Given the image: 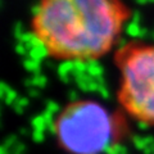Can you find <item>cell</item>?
I'll return each instance as SVG.
<instances>
[{
    "instance_id": "6da1fadb",
    "label": "cell",
    "mask_w": 154,
    "mask_h": 154,
    "mask_svg": "<svg viewBox=\"0 0 154 154\" xmlns=\"http://www.w3.org/2000/svg\"><path fill=\"white\" fill-rule=\"evenodd\" d=\"M128 17L119 0H41L33 30L50 55L89 60L112 48Z\"/></svg>"
},
{
    "instance_id": "7a4b0ae2",
    "label": "cell",
    "mask_w": 154,
    "mask_h": 154,
    "mask_svg": "<svg viewBox=\"0 0 154 154\" xmlns=\"http://www.w3.org/2000/svg\"><path fill=\"white\" fill-rule=\"evenodd\" d=\"M49 125L57 141L68 154H100L112 148L118 123L104 107L91 100H77L60 110Z\"/></svg>"
},
{
    "instance_id": "3957f363",
    "label": "cell",
    "mask_w": 154,
    "mask_h": 154,
    "mask_svg": "<svg viewBox=\"0 0 154 154\" xmlns=\"http://www.w3.org/2000/svg\"><path fill=\"white\" fill-rule=\"evenodd\" d=\"M116 60L122 73L119 103L140 127L154 126V46L128 44Z\"/></svg>"
},
{
    "instance_id": "277c9868",
    "label": "cell",
    "mask_w": 154,
    "mask_h": 154,
    "mask_svg": "<svg viewBox=\"0 0 154 154\" xmlns=\"http://www.w3.org/2000/svg\"><path fill=\"white\" fill-rule=\"evenodd\" d=\"M86 66H88L86 73H88L89 76H91L93 79L103 77V75H104V68L99 64V62L96 60V59H89V60H86Z\"/></svg>"
},
{
    "instance_id": "5b68a950",
    "label": "cell",
    "mask_w": 154,
    "mask_h": 154,
    "mask_svg": "<svg viewBox=\"0 0 154 154\" xmlns=\"http://www.w3.org/2000/svg\"><path fill=\"white\" fill-rule=\"evenodd\" d=\"M23 68H25L27 72H31L33 75H38L41 73V63L37 60H33L31 58H26L25 60L22 62Z\"/></svg>"
},
{
    "instance_id": "8992f818",
    "label": "cell",
    "mask_w": 154,
    "mask_h": 154,
    "mask_svg": "<svg viewBox=\"0 0 154 154\" xmlns=\"http://www.w3.org/2000/svg\"><path fill=\"white\" fill-rule=\"evenodd\" d=\"M48 55H49V50H48L46 46L35 48V49L28 51V58H31V59H33V60H37V62H41Z\"/></svg>"
},
{
    "instance_id": "52a82bcc",
    "label": "cell",
    "mask_w": 154,
    "mask_h": 154,
    "mask_svg": "<svg viewBox=\"0 0 154 154\" xmlns=\"http://www.w3.org/2000/svg\"><path fill=\"white\" fill-rule=\"evenodd\" d=\"M73 71V60H64L57 67L58 77L60 76H69L71 72Z\"/></svg>"
},
{
    "instance_id": "ba28073f",
    "label": "cell",
    "mask_w": 154,
    "mask_h": 154,
    "mask_svg": "<svg viewBox=\"0 0 154 154\" xmlns=\"http://www.w3.org/2000/svg\"><path fill=\"white\" fill-rule=\"evenodd\" d=\"M141 30L143 28L140 27V25L136 22H130L128 25L126 26V28H125V31H126V33L128 36H131V37H140V33H141Z\"/></svg>"
},
{
    "instance_id": "9c48e42d",
    "label": "cell",
    "mask_w": 154,
    "mask_h": 154,
    "mask_svg": "<svg viewBox=\"0 0 154 154\" xmlns=\"http://www.w3.org/2000/svg\"><path fill=\"white\" fill-rule=\"evenodd\" d=\"M48 82V79L44 73H38V75H33L32 76V85L36 88H44Z\"/></svg>"
},
{
    "instance_id": "30bf717a",
    "label": "cell",
    "mask_w": 154,
    "mask_h": 154,
    "mask_svg": "<svg viewBox=\"0 0 154 154\" xmlns=\"http://www.w3.org/2000/svg\"><path fill=\"white\" fill-rule=\"evenodd\" d=\"M13 33H14V37H16V40L18 41L19 37H21L23 33H25V28H23V25L21 22H16L13 26Z\"/></svg>"
},
{
    "instance_id": "8fae6325",
    "label": "cell",
    "mask_w": 154,
    "mask_h": 154,
    "mask_svg": "<svg viewBox=\"0 0 154 154\" xmlns=\"http://www.w3.org/2000/svg\"><path fill=\"white\" fill-rule=\"evenodd\" d=\"M14 50H16V53L18 55H28V50H27V48L26 45H23V44H19V42H17L16 46H14Z\"/></svg>"
},
{
    "instance_id": "7c38bea8",
    "label": "cell",
    "mask_w": 154,
    "mask_h": 154,
    "mask_svg": "<svg viewBox=\"0 0 154 154\" xmlns=\"http://www.w3.org/2000/svg\"><path fill=\"white\" fill-rule=\"evenodd\" d=\"M68 99H69V103L77 102V100H79V96H77V93L75 90H69L68 91Z\"/></svg>"
},
{
    "instance_id": "4fadbf2b",
    "label": "cell",
    "mask_w": 154,
    "mask_h": 154,
    "mask_svg": "<svg viewBox=\"0 0 154 154\" xmlns=\"http://www.w3.org/2000/svg\"><path fill=\"white\" fill-rule=\"evenodd\" d=\"M48 108H49V110L51 113L59 112V107H58V104H55L54 102H49V103H48Z\"/></svg>"
},
{
    "instance_id": "5bb4252c",
    "label": "cell",
    "mask_w": 154,
    "mask_h": 154,
    "mask_svg": "<svg viewBox=\"0 0 154 154\" xmlns=\"http://www.w3.org/2000/svg\"><path fill=\"white\" fill-rule=\"evenodd\" d=\"M9 86L5 84V82H3V81H0V96H3L4 93H8L9 91Z\"/></svg>"
},
{
    "instance_id": "9a60e30c",
    "label": "cell",
    "mask_w": 154,
    "mask_h": 154,
    "mask_svg": "<svg viewBox=\"0 0 154 154\" xmlns=\"http://www.w3.org/2000/svg\"><path fill=\"white\" fill-rule=\"evenodd\" d=\"M99 93H100V95H102L103 96V98L104 99H107L108 98V96H109V93H108V89L107 88H105V86H99Z\"/></svg>"
},
{
    "instance_id": "2e32d148",
    "label": "cell",
    "mask_w": 154,
    "mask_h": 154,
    "mask_svg": "<svg viewBox=\"0 0 154 154\" xmlns=\"http://www.w3.org/2000/svg\"><path fill=\"white\" fill-rule=\"evenodd\" d=\"M140 18H141V13L139 12V11H134V14H132V22L139 23V22H140Z\"/></svg>"
},
{
    "instance_id": "e0dca14e",
    "label": "cell",
    "mask_w": 154,
    "mask_h": 154,
    "mask_svg": "<svg viewBox=\"0 0 154 154\" xmlns=\"http://www.w3.org/2000/svg\"><path fill=\"white\" fill-rule=\"evenodd\" d=\"M14 98H16V91L12 90V89H9V91L7 93V100L9 102V100H12V99H14Z\"/></svg>"
},
{
    "instance_id": "ac0fdd59",
    "label": "cell",
    "mask_w": 154,
    "mask_h": 154,
    "mask_svg": "<svg viewBox=\"0 0 154 154\" xmlns=\"http://www.w3.org/2000/svg\"><path fill=\"white\" fill-rule=\"evenodd\" d=\"M45 66L48 67V68H54V67H55L54 63H53L51 60H46V62H45Z\"/></svg>"
},
{
    "instance_id": "d6986e66",
    "label": "cell",
    "mask_w": 154,
    "mask_h": 154,
    "mask_svg": "<svg viewBox=\"0 0 154 154\" xmlns=\"http://www.w3.org/2000/svg\"><path fill=\"white\" fill-rule=\"evenodd\" d=\"M146 35H148V30H146V28H143V30H141V33H140V37H139V38L145 37Z\"/></svg>"
},
{
    "instance_id": "ffe728a7",
    "label": "cell",
    "mask_w": 154,
    "mask_h": 154,
    "mask_svg": "<svg viewBox=\"0 0 154 154\" xmlns=\"http://www.w3.org/2000/svg\"><path fill=\"white\" fill-rule=\"evenodd\" d=\"M25 85L26 86H33L32 85V77L31 79H25Z\"/></svg>"
},
{
    "instance_id": "44dd1931",
    "label": "cell",
    "mask_w": 154,
    "mask_h": 154,
    "mask_svg": "<svg viewBox=\"0 0 154 154\" xmlns=\"http://www.w3.org/2000/svg\"><path fill=\"white\" fill-rule=\"evenodd\" d=\"M137 4H148V3H153V0H136Z\"/></svg>"
},
{
    "instance_id": "7402d4cb",
    "label": "cell",
    "mask_w": 154,
    "mask_h": 154,
    "mask_svg": "<svg viewBox=\"0 0 154 154\" xmlns=\"http://www.w3.org/2000/svg\"><path fill=\"white\" fill-rule=\"evenodd\" d=\"M28 94L32 95V96H37V95H38V93H37V91H36L35 89H30V91H28Z\"/></svg>"
},
{
    "instance_id": "603a6c76",
    "label": "cell",
    "mask_w": 154,
    "mask_h": 154,
    "mask_svg": "<svg viewBox=\"0 0 154 154\" xmlns=\"http://www.w3.org/2000/svg\"><path fill=\"white\" fill-rule=\"evenodd\" d=\"M0 7H2V0H0Z\"/></svg>"
},
{
    "instance_id": "cb8c5ba5",
    "label": "cell",
    "mask_w": 154,
    "mask_h": 154,
    "mask_svg": "<svg viewBox=\"0 0 154 154\" xmlns=\"http://www.w3.org/2000/svg\"><path fill=\"white\" fill-rule=\"evenodd\" d=\"M153 40H154V33H153Z\"/></svg>"
},
{
    "instance_id": "d4e9b609",
    "label": "cell",
    "mask_w": 154,
    "mask_h": 154,
    "mask_svg": "<svg viewBox=\"0 0 154 154\" xmlns=\"http://www.w3.org/2000/svg\"><path fill=\"white\" fill-rule=\"evenodd\" d=\"M153 3H154V0H153Z\"/></svg>"
}]
</instances>
